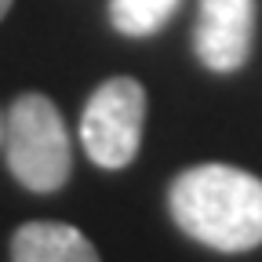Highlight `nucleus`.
Masks as SVG:
<instances>
[{
    "label": "nucleus",
    "instance_id": "f257e3e1",
    "mask_svg": "<svg viewBox=\"0 0 262 262\" xmlns=\"http://www.w3.org/2000/svg\"><path fill=\"white\" fill-rule=\"evenodd\" d=\"M168 211L182 233L215 251L262 244V179L233 164H196L171 179Z\"/></svg>",
    "mask_w": 262,
    "mask_h": 262
},
{
    "label": "nucleus",
    "instance_id": "f03ea898",
    "mask_svg": "<svg viewBox=\"0 0 262 262\" xmlns=\"http://www.w3.org/2000/svg\"><path fill=\"white\" fill-rule=\"evenodd\" d=\"M4 160L29 193H58L73 175V139L58 106L40 91H22L8 106Z\"/></svg>",
    "mask_w": 262,
    "mask_h": 262
},
{
    "label": "nucleus",
    "instance_id": "7ed1b4c3",
    "mask_svg": "<svg viewBox=\"0 0 262 262\" xmlns=\"http://www.w3.org/2000/svg\"><path fill=\"white\" fill-rule=\"evenodd\" d=\"M146 127V88L135 77L102 80L80 117V146L91 164L106 171H120L142 149Z\"/></svg>",
    "mask_w": 262,
    "mask_h": 262
},
{
    "label": "nucleus",
    "instance_id": "20e7f679",
    "mask_svg": "<svg viewBox=\"0 0 262 262\" xmlns=\"http://www.w3.org/2000/svg\"><path fill=\"white\" fill-rule=\"evenodd\" d=\"M258 0H201L193 26V55L211 73H237L255 48Z\"/></svg>",
    "mask_w": 262,
    "mask_h": 262
},
{
    "label": "nucleus",
    "instance_id": "39448f33",
    "mask_svg": "<svg viewBox=\"0 0 262 262\" xmlns=\"http://www.w3.org/2000/svg\"><path fill=\"white\" fill-rule=\"evenodd\" d=\"M15 262H95L98 248L70 222H22L11 233Z\"/></svg>",
    "mask_w": 262,
    "mask_h": 262
},
{
    "label": "nucleus",
    "instance_id": "423d86ee",
    "mask_svg": "<svg viewBox=\"0 0 262 262\" xmlns=\"http://www.w3.org/2000/svg\"><path fill=\"white\" fill-rule=\"evenodd\" d=\"M179 0H110V26L120 37H153L168 26Z\"/></svg>",
    "mask_w": 262,
    "mask_h": 262
},
{
    "label": "nucleus",
    "instance_id": "0eeeda50",
    "mask_svg": "<svg viewBox=\"0 0 262 262\" xmlns=\"http://www.w3.org/2000/svg\"><path fill=\"white\" fill-rule=\"evenodd\" d=\"M4 124H8V110H0V149H4Z\"/></svg>",
    "mask_w": 262,
    "mask_h": 262
},
{
    "label": "nucleus",
    "instance_id": "6e6552de",
    "mask_svg": "<svg viewBox=\"0 0 262 262\" xmlns=\"http://www.w3.org/2000/svg\"><path fill=\"white\" fill-rule=\"evenodd\" d=\"M11 4H15V0H0V22H4V15L11 11Z\"/></svg>",
    "mask_w": 262,
    "mask_h": 262
}]
</instances>
